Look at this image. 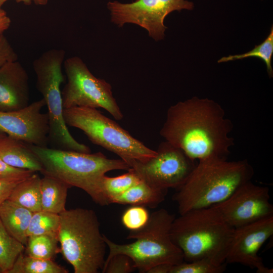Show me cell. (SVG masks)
<instances>
[{
    "label": "cell",
    "mask_w": 273,
    "mask_h": 273,
    "mask_svg": "<svg viewBox=\"0 0 273 273\" xmlns=\"http://www.w3.org/2000/svg\"><path fill=\"white\" fill-rule=\"evenodd\" d=\"M44 106L42 98L18 110L0 112V130L28 144L47 147L49 119L48 113L41 112Z\"/></svg>",
    "instance_id": "5bb4252c"
},
{
    "label": "cell",
    "mask_w": 273,
    "mask_h": 273,
    "mask_svg": "<svg viewBox=\"0 0 273 273\" xmlns=\"http://www.w3.org/2000/svg\"><path fill=\"white\" fill-rule=\"evenodd\" d=\"M213 206L234 229L273 216L268 188L255 185L251 180L241 185L225 200Z\"/></svg>",
    "instance_id": "7c38bea8"
},
{
    "label": "cell",
    "mask_w": 273,
    "mask_h": 273,
    "mask_svg": "<svg viewBox=\"0 0 273 273\" xmlns=\"http://www.w3.org/2000/svg\"><path fill=\"white\" fill-rule=\"evenodd\" d=\"M8 0H0V10H2V7L5 2ZM17 3H23L25 5H29L32 2V0H16Z\"/></svg>",
    "instance_id": "e575fe53"
},
{
    "label": "cell",
    "mask_w": 273,
    "mask_h": 273,
    "mask_svg": "<svg viewBox=\"0 0 273 273\" xmlns=\"http://www.w3.org/2000/svg\"><path fill=\"white\" fill-rule=\"evenodd\" d=\"M0 157L9 165L34 172L42 170L41 164L29 144L6 135L0 140Z\"/></svg>",
    "instance_id": "2e32d148"
},
{
    "label": "cell",
    "mask_w": 273,
    "mask_h": 273,
    "mask_svg": "<svg viewBox=\"0 0 273 273\" xmlns=\"http://www.w3.org/2000/svg\"><path fill=\"white\" fill-rule=\"evenodd\" d=\"M150 214L146 207L131 205L123 212L121 221L123 226L130 231L139 230L147 223Z\"/></svg>",
    "instance_id": "83f0119b"
},
{
    "label": "cell",
    "mask_w": 273,
    "mask_h": 273,
    "mask_svg": "<svg viewBox=\"0 0 273 273\" xmlns=\"http://www.w3.org/2000/svg\"><path fill=\"white\" fill-rule=\"evenodd\" d=\"M32 214L28 209L8 199L0 205V218L5 227L12 237L25 246Z\"/></svg>",
    "instance_id": "e0dca14e"
},
{
    "label": "cell",
    "mask_w": 273,
    "mask_h": 273,
    "mask_svg": "<svg viewBox=\"0 0 273 273\" xmlns=\"http://www.w3.org/2000/svg\"><path fill=\"white\" fill-rule=\"evenodd\" d=\"M60 215L61 252L75 273H97L105 261L107 245L98 216L92 209L76 208Z\"/></svg>",
    "instance_id": "5b68a950"
},
{
    "label": "cell",
    "mask_w": 273,
    "mask_h": 273,
    "mask_svg": "<svg viewBox=\"0 0 273 273\" xmlns=\"http://www.w3.org/2000/svg\"><path fill=\"white\" fill-rule=\"evenodd\" d=\"M63 66L67 78L61 91L63 109L74 107L101 108L117 120L123 118L110 83L95 76L78 57L67 58Z\"/></svg>",
    "instance_id": "9c48e42d"
},
{
    "label": "cell",
    "mask_w": 273,
    "mask_h": 273,
    "mask_svg": "<svg viewBox=\"0 0 273 273\" xmlns=\"http://www.w3.org/2000/svg\"><path fill=\"white\" fill-rule=\"evenodd\" d=\"M172 264H160L151 268L148 273H170Z\"/></svg>",
    "instance_id": "836d02e7"
},
{
    "label": "cell",
    "mask_w": 273,
    "mask_h": 273,
    "mask_svg": "<svg viewBox=\"0 0 273 273\" xmlns=\"http://www.w3.org/2000/svg\"><path fill=\"white\" fill-rule=\"evenodd\" d=\"M63 115L67 125L81 130L93 144L115 153L127 163L132 160L145 162L157 153L96 108L64 109Z\"/></svg>",
    "instance_id": "ba28073f"
},
{
    "label": "cell",
    "mask_w": 273,
    "mask_h": 273,
    "mask_svg": "<svg viewBox=\"0 0 273 273\" xmlns=\"http://www.w3.org/2000/svg\"><path fill=\"white\" fill-rule=\"evenodd\" d=\"M234 229L214 206L190 210L172 222L170 235L184 261L207 259L225 262Z\"/></svg>",
    "instance_id": "3957f363"
},
{
    "label": "cell",
    "mask_w": 273,
    "mask_h": 273,
    "mask_svg": "<svg viewBox=\"0 0 273 273\" xmlns=\"http://www.w3.org/2000/svg\"><path fill=\"white\" fill-rule=\"evenodd\" d=\"M60 215L40 210L33 212L27 230L28 237L43 234H58Z\"/></svg>",
    "instance_id": "484cf974"
},
{
    "label": "cell",
    "mask_w": 273,
    "mask_h": 273,
    "mask_svg": "<svg viewBox=\"0 0 273 273\" xmlns=\"http://www.w3.org/2000/svg\"><path fill=\"white\" fill-rule=\"evenodd\" d=\"M19 183L0 179V205L8 199L13 190Z\"/></svg>",
    "instance_id": "1f68e13d"
},
{
    "label": "cell",
    "mask_w": 273,
    "mask_h": 273,
    "mask_svg": "<svg viewBox=\"0 0 273 273\" xmlns=\"http://www.w3.org/2000/svg\"><path fill=\"white\" fill-rule=\"evenodd\" d=\"M11 20L3 10H0V35L4 33L10 27Z\"/></svg>",
    "instance_id": "d6a6232c"
},
{
    "label": "cell",
    "mask_w": 273,
    "mask_h": 273,
    "mask_svg": "<svg viewBox=\"0 0 273 273\" xmlns=\"http://www.w3.org/2000/svg\"><path fill=\"white\" fill-rule=\"evenodd\" d=\"M167 190L156 189L141 181L110 200L111 203L155 208L165 199Z\"/></svg>",
    "instance_id": "d6986e66"
},
{
    "label": "cell",
    "mask_w": 273,
    "mask_h": 273,
    "mask_svg": "<svg viewBox=\"0 0 273 273\" xmlns=\"http://www.w3.org/2000/svg\"><path fill=\"white\" fill-rule=\"evenodd\" d=\"M69 188L67 184L58 179L43 175L40 179L41 210L58 214L65 211Z\"/></svg>",
    "instance_id": "ffe728a7"
},
{
    "label": "cell",
    "mask_w": 273,
    "mask_h": 273,
    "mask_svg": "<svg viewBox=\"0 0 273 273\" xmlns=\"http://www.w3.org/2000/svg\"><path fill=\"white\" fill-rule=\"evenodd\" d=\"M58 234H49L28 237L25 254L32 257L52 259L59 252Z\"/></svg>",
    "instance_id": "603a6c76"
},
{
    "label": "cell",
    "mask_w": 273,
    "mask_h": 273,
    "mask_svg": "<svg viewBox=\"0 0 273 273\" xmlns=\"http://www.w3.org/2000/svg\"><path fill=\"white\" fill-rule=\"evenodd\" d=\"M64 267L52 259H42L21 253L7 273H68Z\"/></svg>",
    "instance_id": "7402d4cb"
},
{
    "label": "cell",
    "mask_w": 273,
    "mask_h": 273,
    "mask_svg": "<svg viewBox=\"0 0 273 273\" xmlns=\"http://www.w3.org/2000/svg\"><path fill=\"white\" fill-rule=\"evenodd\" d=\"M155 156L145 161L134 160L127 164L141 180L156 189H178L187 180L196 164L181 149L165 141Z\"/></svg>",
    "instance_id": "30bf717a"
},
{
    "label": "cell",
    "mask_w": 273,
    "mask_h": 273,
    "mask_svg": "<svg viewBox=\"0 0 273 273\" xmlns=\"http://www.w3.org/2000/svg\"><path fill=\"white\" fill-rule=\"evenodd\" d=\"M35 172L12 167L0 157V179L9 181L20 182Z\"/></svg>",
    "instance_id": "f546056e"
},
{
    "label": "cell",
    "mask_w": 273,
    "mask_h": 273,
    "mask_svg": "<svg viewBox=\"0 0 273 273\" xmlns=\"http://www.w3.org/2000/svg\"><path fill=\"white\" fill-rule=\"evenodd\" d=\"M37 5L44 6L48 4V0H32Z\"/></svg>",
    "instance_id": "d590c367"
},
{
    "label": "cell",
    "mask_w": 273,
    "mask_h": 273,
    "mask_svg": "<svg viewBox=\"0 0 273 273\" xmlns=\"http://www.w3.org/2000/svg\"><path fill=\"white\" fill-rule=\"evenodd\" d=\"M18 60V55L4 35H0V68L5 64Z\"/></svg>",
    "instance_id": "4dcf8cb0"
},
{
    "label": "cell",
    "mask_w": 273,
    "mask_h": 273,
    "mask_svg": "<svg viewBox=\"0 0 273 273\" xmlns=\"http://www.w3.org/2000/svg\"><path fill=\"white\" fill-rule=\"evenodd\" d=\"M232 121L218 103L193 97L171 106L160 131L165 141L181 149L194 161L227 158L234 140Z\"/></svg>",
    "instance_id": "6da1fadb"
},
{
    "label": "cell",
    "mask_w": 273,
    "mask_h": 273,
    "mask_svg": "<svg viewBox=\"0 0 273 273\" xmlns=\"http://www.w3.org/2000/svg\"><path fill=\"white\" fill-rule=\"evenodd\" d=\"M127 171L115 177L104 175L92 197L93 201L101 206L108 205L112 198L142 181L132 168H130Z\"/></svg>",
    "instance_id": "ac0fdd59"
},
{
    "label": "cell",
    "mask_w": 273,
    "mask_h": 273,
    "mask_svg": "<svg viewBox=\"0 0 273 273\" xmlns=\"http://www.w3.org/2000/svg\"><path fill=\"white\" fill-rule=\"evenodd\" d=\"M28 73L18 61L0 68V112L22 109L29 105Z\"/></svg>",
    "instance_id": "9a60e30c"
},
{
    "label": "cell",
    "mask_w": 273,
    "mask_h": 273,
    "mask_svg": "<svg viewBox=\"0 0 273 273\" xmlns=\"http://www.w3.org/2000/svg\"><path fill=\"white\" fill-rule=\"evenodd\" d=\"M65 52L52 49L43 53L33 62L36 76V87L48 110L50 130L49 143L52 148L90 153L89 147L78 142L70 133L63 115L60 86L64 80L62 66Z\"/></svg>",
    "instance_id": "52a82bcc"
},
{
    "label": "cell",
    "mask_w": 273,
    "mask_h": 273,
    "mask_svg": "<svg viewBox=\"0 0 273 273\" xmlns=\"http://www.w3.org/2000/svg\"><path fill=\"white\" fill-rule=\"evenodd\" d=\"M0 273H4L3 270L0 266Z\"/></svg>",
    "instance_id": "74e56055"
},
{
    "label": "cell",
    "mask_w": 273,
    "mask_h": 273,
    "mask_svg": "<svg viewBox=\"0 0 273 273\" xmlns=\"http://www.w3.org/2000/svg\"><path fill=\"white\" fill-rule=\"evenodd\" d=\"M273 55V27L265 39L260 44L256 46L252 50L244 54L229 55L218 60L220 63L236 60H241L249 57H256L262 60L265 64L267 72L269 77L273 76L271 60Z\"/></svg>",
    "instance_id": "d4e9b609"
},
{
    "label": "cell",
    "mask_w": 273,
    "mask_h": 273,
    "mask_svg": "<svg viewBox=\"0 0 273 273\" xmlns=\"http://www.w3.org/2000/svg\"><path fill=\"white\" fill-rule=\"evenodd\" d=\"M7 135L6 133L0 130V140Z\"/></svg>",
    "instance_id": "8d00e7d4"
},
{
    "label": "cell",
    "mask_w": 273,
    "mask_h": 273,
    "mask_svg": "<svg viewBox=\"0 0 273 273\" xmlns=\"http://www.w3.org/2000/svg\"><path fill=\"white\" fill-rule=\"evenodd\" d=\"M194 4L188 0H135L129 3L109 2L111 21L119 27L132 23L145 29L156 41L164 38L166 17L172 12L192 10Z\"/></svg>",
    "instance_id": "8fae6325"
},
{
    "label": "cell",
    "mask_w": 273,
    "mask_h": 273,
    "mask_svg": "<svg viewBox=\"0 0 273 273\" xmlns=\"http://www.w3.org/2000/svg\"><path fill=\"white\" fill-rule=\"evenodd\" d=\"M38 158L40 172L58 179L70 187L85 191L92 198L105 174L115 170H128L130 167L122 159L108 158L101 152L82 153L29 144Z\"/></svg>",
    "instance_id": "8992f818"
},
{
    "label": "cell",
    "mask_w": 273,
    "mask_h": 273,
    "mask_svg": "<svg viewBox=\"0 0 273 273\" xmlns=\"http://www.w3.org/2000/svg\"><path fill=\"white\" fill-rule=\"evenodd\" d=\"M175 218L174 214L163 208L154 211L145 226L129 232L127 239L135 241L128 244L116 243L103 235L109 250L104 264L113 256L123 254L131 259L140 272L148 273L158 264L183 262V253L171 238V225Z\"/></svg>",
    "instance_id": "277c9868"
},
{
    "label": "cell",
    "mask_w": 273,
    "mask_h": 273,
    "mask_svg": "<svg viewBox=\"0 0 273 273\" xmlns=\"http://www.w3.org/2000/svg\"><path fill=\"white\" fill-rule=\"evenodd\" d=\"M40 179L34 173L19 182L11 192L8 200L33 212L41 210Z\"/></svg>",
    "instance_id": "44dd1931"
},
{
    "label": "cell",
    "mask_w": 273,
    "mask_h": 273,
    "mask_svg": "<svg viewBox=\"0 0 273 273\" xmlns=\"http://www.w3.org/2000/svg\"><path fill=\"white\" fill-rule=\"evenodd\" d=\"M25 246L8 232L0 218V266L7 273Z\"/></svg>",
    "instance_id": "cb8c5ba5"
},
{
    "label": "cell",
    "mask_w": 273,
    "mask_h": 273,
    "mask_svg": "<svg viewBox=\"0 0 273 273\" xmlns=\"http://www.w3.org/2000/svg\"><path fill=\"white\" fill-rule=\"evenodd\" d=\"M134 268L131 259L123 254H116L112 257L102 269L103 273H129L133 271Z\"/></svg>",
    "instance_id": "f1b7e54d"
},
{
    "label": "cell",
    "mask_w": 273,
    "mask_h": 273,
    "mask_svg": "<svg viewBox=\"0 0 273 273\" xmlns=\"http://www.w3.org/2000/svg\"><path fill=\"white\" fill-rule=\"evenodd\" d=\"M227 264L226 262H224L217 265L207 259L183 261L172 265L170 273H222L225 270Z\"/></svg>",
    "instance_id": "4316f807"
},
{
    "label": "cell",
    "mask_w": 273,
    "mask_h": 273,
    "mask_svg": "<svg viewBox=\"0 0 273 273\" xmlns=\"http://www.w3.org/2000/svg\"><path fill=\"white\" fill-rule=\"evenodd\" d=\"M254 173L246 159L228 161L210 157L198 161L172 199L182 214L190 210L213 206L228 198Z\"/></svg>",
    "instance_id": "7a4b0ae2"
},
{
    "label": "cell",
    "mask_w": 273,
    "mask_h": 273,
    "mask_svg": "<svg viewBox=\"0 0 273 273\" xmlns=\"http://www.w3.org/2000/svg\"><path fill=\"white\" fill-rule=\"evenodd\" d=\"M273 235V216L234 229L225 262L239 263L256 269L258 273H272L263 263L258 252Z\"/></svg>",
    "instance_id": "4fadbf2b"
}]
</instances>
